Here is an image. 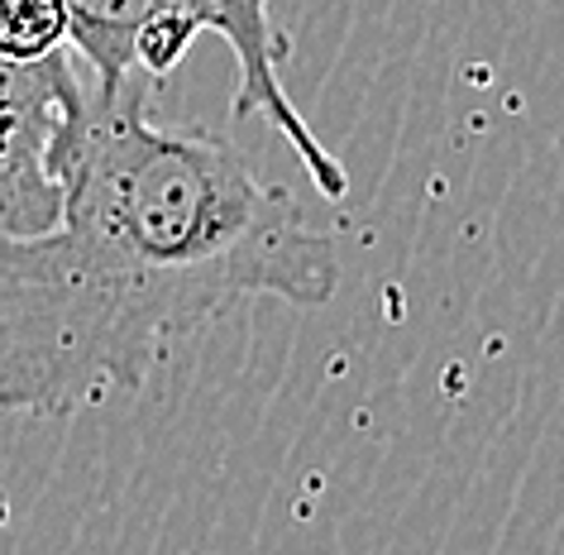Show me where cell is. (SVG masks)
<instances>
[{
    "label": "cell",
    "instance_id": "obj_3",
    "mask_svg": "<svg viewBox=\"0 0 564 555\" xmlns=\"http://www.w3.org/2000/svg\"><path fill=\"white\" fill-rule=\"evenodd\" d=\"M67 44L91 67V92L116 96L124 82H163L202 34H216L210 0H63Z\"/></svg>",
    "mask_w": 564,
    "mask_h": 555
},
{
    "label": "cell",
    "instance_id": "obj_4",
    "mask_svg": "<svg viewBox=\"0 0 564 555\" xmlns=\"http://www.w3.org/2000/svg\"><path fill=\"white\" fill-rule=\"evenodd\" d=\"M216 6V34L230 44L239 87H235V116H259L288 139V149L302 159L306 178L326 202H345L349 173L340 153L321 145V135L306 125V116L292 106L282 87V63H288V34L273 20V0H210Z\"/></svg>",
    "mask_w": 564,
    "mask_h": 555
},
{
    "label": "cell",
    "instance_id": "obj_5",
    "mask_svg": "<svg viewBox=\"0 0 564 555\" xmlns=\"http://www.w3.org/2000/svg\"><path fill=\"white\" fill-rule=\"evenodd\" d=\"M67 44L63 0H0V58L34 63Z\"/></svg>",
    "mask_w": 564,
    "mask_h": 555
},
{
    "label": "cell",
    "instance_id": "obj_1",
    "mask_svg": "<svg viewBox=\"0 0 564 555\" xmlns=\"http://www.w3.org/2000/svg\"><path fill=\"white\" fill-rule=\"evenodd\" d=\"M153 82L87 87L58 153L63 211L0 239V412L73 417L139 393L182 335L249 297L326 307L340 249L230 139L167 125Z\"/></svg>",
    "mask_w": 564,
    "mask_h": 555
},
{
    "label": "cell",
    "instance_id": "obj_2",
    "mask_svg": "<svg viewBox=\"0 0 564 555\" xmlns=\"http://www.w3.org/2000/svg\"><path fill=\"white\" fill-rule=\"evenodd\" d=\"M82 110L87 87L63 49L34 63L0 58V239L39 235L58 221V153Z\"/></svg>",
    "mask_w": 564,
    "mask_h": 555
}]
</instances>
